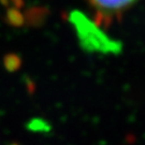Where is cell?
Masks as SVG:
<instances>
[{
    "instance_id": "obj_1",
    "label": "cell",
    "mask_w": 145,
    "mask_h": 145,
    "mask_svg": "<svg viewBox=\"0 0 145 145\" xmlns=\"http://www.w3.org/2000/svg\"><path fill=\"white\" fill-rule=\"evenodd\" d=\"M70 21L76 31L78 40L85 50L96 53L117 52L118 44L110 39L100 27L95 25L88 17L80 13L73 12Z\"/></svg>"
},
{
    "instance_id": "obj_2",
    "label": "cell",
    "mask_w": 145,
    "mask_h": 145,
    "mask_svg": "<svg viewBox=\"0 0 145 145\" xmlns=\"http://www.w3.org/2000/svg\"><path fill=\"white\" fill-rule=\"evenodd\" d=\"M140 0H87L96 14L102 20H113L124 14Z\"/></svg>"
}]
</instances>
